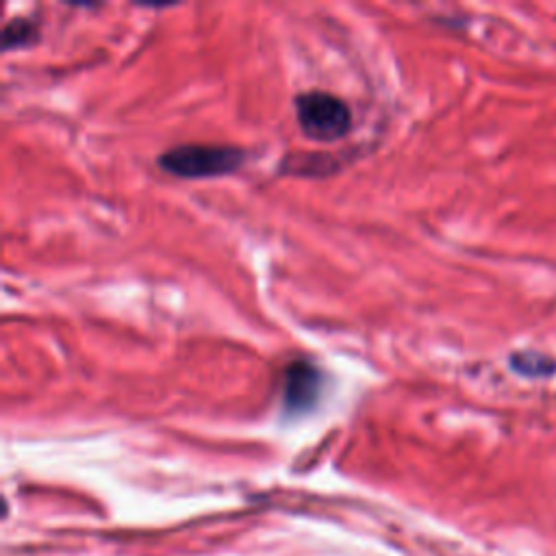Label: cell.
<instances>
[{
    "label": "cell",
    "mask_w": 556,
    "mask_h": 556,
    "mask_svg": "<svg viewBox=\"0 0 556 556\" xmlns=\"http://www.w3.org/2000/svg\"><path fill=\"white\" fill-rule=\"evenodd\" d=\"M324 387L321 371L306 363L295 361L285 369V384H282V402L289 413H302L315 406Z\"/></svg>",
    "instance_id": "cell-3"
},
{
    "label": "cell",
    "mask_w": 556,
    "mask_h": 556,
    "mask_svg": "<svg viewBox=\"0 0 556 556\" xmlns=\"http://www.w3.org/2000/svg\"><path fill=\"white\" fill-rule=\"evenodd\" d=\"M300 130L315 141H334L348 135L352 124L350 106L328 91H304L295 100Z\"/></svg>",
    "instance_id": "cell-2"
},
{
    "label": "cell",
    "mask_w": 556,
    "mask_h": 556,
    "mask_svg": "<svg viewBox=\"0 0 556 556\" xmlns=\"http://www.w3.org/2000/svg\"><path fill=\"white\" fill-rule=\"evenodd\" d=\"M508 367L521 378L541 380L556 376V358L541 350H517L508 356Z\"/></svg>",
    "instance_id": "cell-4"
},
{
    "label": "cell",
    "mask_w": 556,
    "mask_h": 556,
    "mask_svg": "<svg viewBox=\"0 0 556 556\" xmlns=\"http://www.w3.org/2000/svg\"><path fill=\"white\" fill-rule=\"evenodd\" d=\"M245 152L237 146L182 143L165 150L159 165L178 178H215L241 167Z\"/></svg>",
    "instance_id": "cell-1"
},
{
    "label": "cell",
    "mask_w": 556,
    "mask_h": 556,
    "mask_svg": "<svg viewBox=\"0 0 556 556\" xmlns=\"http://www.w3.org/2000/svg\"><path fill=\"white\" fill-rule=\"evenodd\" d=\"M37 39V24L28 17H13L2 28V50L24 48Z\"/></svg>",
    "instance_id": "cell-5"
}]
</instances>
